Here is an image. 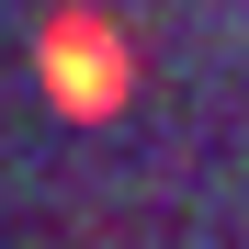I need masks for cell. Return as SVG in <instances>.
<instances>
[{
  "instance_id": "obj_1",
  "label": "cell",
  "mask_w": 249,
  "mask_h": 249,
  "mask_svg": "<svg viewBox=\"0 0 249 249\" xmlns=\"http://www.w3.org/2000/svg\"><path fill=\"white\" fill-rule=\"evenodd\" d=\"M34 79H46V102L68 124H102V113H124V34L91 0H68V12H46V34H34Z\"/></svg>"
}]
</instances>
